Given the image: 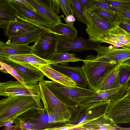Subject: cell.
<instances>
[{"mask_svg":"<svg viewBox=\"0 0 130 130\" xmlns=\"http://www.w3.org/2000/svg\"><path fill=\"white\" fill-rule=\"evenodd\" d=\"M92 7L114 11L118 12L120 10L109 5L101 0H91Z\"/></svg>","mask_w":130,"mask_h":130,"instance_id":"35","label":"cell"},{"mask_svg":"<svg viewBox=\"0 0 130 130\" xmlns=\"http://www.w3.org/2000/svg\"><path fill=\"white\" fill-rule=\"evenodd\" d=\"M40 4L47 9L51 10L53 11L51 5L49 0H36Z\"/></svg>","mask_w":130,"mask_h":130,"instance_id":"38","label":"cell"},{"mask_svg":"<svg viewBox=\"0 0 130 130\" xmlns=\"http://www.w3.org/2000/svg\"><path fill=\"white\" fill-rule=\"evenodd\" d=\"M39 85L44 110L49 112L61 113L71 110L55 96L43 81L39 82Z\"/></svg>","mask_w":130,"mask_h":130,"instance_id":"12","label":"cell"},{"mask_svg":"<svg viewBox=\"0 0 130 130\" xmlns=\"http://www.w3.org/2000/svg\"><path fill=\"white\" fill-rule=\"evenodd\" d=\"M101 0L120 10L130 11V6L128 3L113 0Z\"/></svg>","mask_w":130,"mask_h":130,"instance_id":"36","label":"cell"},{"mask_svg":"<svg viewBox=\"0 0 130 130\" xmlns=\"http://www.w3.org/2000/svg\"><path fill=\"white\" fill-rule=\"evenodd\" d=\"M11 130H33L32 125L30 123L18 117L14 120Z\"/></svg>","mask_w":130,"mask_h":130,"instance_id":"34","label":"cell"},{"mask_svg":"<svg viewBox=\"0 0 130 130\" xmlns=\"http://www.w3.org/2000/svg\"><path fill=\"white\" fill-rule=\"evenodd\" d=\"M129 84L119 87L98 92L84 100L80 104H84L99 101H109L110 102L117 101L126 95Z\"/></svg>","mask_w":130,"mask_h":130,"instance_id":"13","label":"cell"},{"mask_svg":"<svg viewBox=\"0 0 130 130\" xmlns=\"http://www.w3.org/2000/svg\"><path fill=\"white\" fill-rule=\"evenodd\" d=\"M53 10L57 14L60 13V9L66 16L74 15L69 0H49Z\"/></svg>","mask_w":130,"mask_h":130,"instance_id":"27","label":"cell"},{"mask_svg":"<svg viewBox=\"0 0 130 130\" xmlns=\"http://www.w3.org/2000/svg\"><path fill=\"white\" fill-rule=\"evenodd\" d=\"M121 63L130 67V58L123 61Z\"/></svg>","mask_w":130,"mask_h":130,"instance_id":"44","label":"cell"},{"mask_svg":"<svg viewBox=\"0 0 130 130\" xmlns=\"http://www.w3.org/2000/svg\"><path fill=\"white\" fill-rule=\"evenodd\" d=\"M61 17L63 19L67 24L73 26L74 23L76 21L74 15L72 14L69 15L64 17L63 15H61Z\"/></svg>","mask_w":130,"mask_h":130,"instance_id":"37","label":"cell"},{"mask_svg":"<svg viewBox=\"0 0 130 130\" xmlns=\"http://www.w3.org/2000/svg\"><path fill=\"white\" fill-rule=\"evenodd\" d=\"M43 82L55 96L71 110L84 100L98 92L88 88L66 86L53 80Z\"/></svg>","mask_w":130,"mask_h":130,"instance_id":"1","label":"cell"},{"mask_svg":"<svg viewBox=\"0 0 130 130\" xmlns=\"http://www.w3.org/2000/svg\"><path fill=\"white\" fill-rule=\"evenodd\" d=\"M118 77L121 86L129 84L130 80V67L121 64L119 69Z\"/></svg>","mask_w":130,"mask_h":130,"instance_id":"32","label":"cell"},{"mask_svg":"<svg viewBox=\"0 0 130 130\" xmlns=\"http://www.w3.org/2000/svg\"><path fill=\"white\" fill-rule=\"evenodd\" d=\"M92 12L100 16L112 23L117 25L120 21V18L118 12L93 7L90 10Z\"/></svg>","mask_w":130,"mask_h":130,"instance_id":"29","label":"cell"},{"mask_svg":"<svg viewBox=\"0 0 130 130\" xmlns=\"http://www.w3.org/2000/svg\"><path fill=\"white\" fill-rule=\"evenodd\" d=\"M0 61L13 67L23 79L27 86L38 84L43 81L44 75L39 69H33L12 61L6 58L0 57Z\"/></svg>","mask_w":130,"mask_h":130,"instance_id":"11","label":"cell"},{"mask_svg":"<svg viewBox=\"0 0 130 130\" xmlns=\"http://www.w3.org/2000/svg\"><path fill=\"white\" fill-rule=\"evenodd\" d=\"M6 58L23 66L36 70L39 69L38 67L40 65L54 64L53 61L42 58L33 53L11 55Z\"/></svg>","mask_w":130,"mask_h":130,"instance_id":"18","label":"cell"},{"mask_svg":"<svg viewBox=\"0 0 130 130\" xmlns=\"http://www.w3.org/2000/svg\"><path fill=\"white\" fill-rule=\"evenodd\" d=\"M74 15L79 22L87 25L88 24L85 15V9L78 0H69Z\"/></svg>","mask_w":130,"mask_h":130,"instance_id":"30","label":"cell"},{"mask_svg":"<svg viewBox=\"0 0 130 130\" xmlns=\"http://www.w3.org/2000/svg\"><path fill=\"white\" fill-rule=\"evenodd\" d=\"M68 64H51L50 65L53 69L65 75L74 81L78 87L88 88L87 79L82 67H70L68 66Z\"/></svg>","mask_w":130,"mask_h":130,"instance_id":"15","label":"cell"},{"mask_svg":"<svg viewBox=\"0 0 130 130\" xmlns=\"http://www.w3.org/2000/svg\"><path fill=\"white\" fill-rule=\"evenodd\" d=\"M14 120V119H10L4 123L0 124V127H1L5 126V129L11 130L12 124L13 123Z\"/></svg>","mask_w":130,"mask_h":130,"instance_id":"40","label":"cell"},{"mask_svg":"<svg viewBox=\"0 0 130 130\" xmlns=\"http://www.w3.org/2000/svg\"><path fill=\"white\" fill-rule=\"evenodd\" d=\"M42 25L30 21L19 20L8 24L6 27L5 35L9 38L34 30Z\"/></svg>","mask_w":130,"mask_h":130,"instance_id":"19","label":"cell"},{"mask_svg":"<svg viewBox=\"0 0 130 130\" xmlns=\"http://www.w3.org/2000/svg\"><path fill=\"white\" fill-rule=\"evenodd\" d=\"M50 28L58 35V39H70L77 36V30L73 25L61 22Z\"/></svg>","mask_w":130,"mask_h":130,"instance_id":"26","label":"cell"},{"mask_svg":"<svg viewBox=\"0 0 130 130\" xmlns=\"http://www.w3.org/2000/svg\"><path fill=\"white\" fill-rule=\"evenodd\" d=\"M117 25L118 26L126 31L130 33V24L120 20L118 23Z\"/></svg>","mask_w":130,"mask_h":130,"instance_id":"41","label":"cell"},{"mask_svg":"<svg viewBox=\"0 0 130 130\" xmlns=\"http://www.w3.org/2000/svg\"><path fill=\"white\" fill-rule=\"evenodd\" d=\"M34 8L36 12L51 22L54 25L61 22V16H59L54 11L47 9L36 0H26Z\"/></svg>","mask_w":130,"mask_h":130,"instance_id":"25","label":"cell"},{"mask_svg":"<svg viewBox=\"0 0 130 130\" xmlns=\"http://www.w3.org/2000/svg\"><path fill=\"white\" fill-rule=\"evenodd\" d=\"M1 71L3 72L9 73L15 78L17 80L21 82L25 86H27L23 79L19 75L17 72L10 65L3 62L0 61Z\"/></svg>","mask_w":130,"mask_h":130,"instance_id":"33","label":"cell"},{"mask_svg":"<svg viewBox=\"0 0 130 130\" xmlns=\"http://www.w3.org/2000/svg\"><path fill=\"white\" fill-rule=\"evenodd\" d=\"M81 3L84 9L90 11L93 8L91 3V0H78Z\"/></svg>","mask_w":130,"mask_h":130,"instance_id":"39","label":"cell"},{"mask_svg":"<svg viewBox=\"0 0 130 130\" xmlns=\"http://www.w3.org/2000/svg\"><path fill=\"white\" fill-rule=\"evenodd\" d=\"M110 103L109 101H99L78 105L72 110L70 120L65 124L72 130L103 116Z\"/></svg>","mask_w":130,"mask_h":130,"instance_id":"3","label":"cell"},{"mask_svg":"<svg viewBox=\"0 0 130 130\" xmlns=\"http://www.w3.org/2000/svg\"><path fill=\"white\" fill-rule=\"evenodd\" d=\"M121 63L106 70L99 78L97 87L98 92L121 86L120 84L118 73Z\"/></svg>","mask_w":130,"mask_h":130,"instance_id":"17","label":"cell"},{"mask_svg":"<svg viewBox=\"0 0 130 130\" xmlns=\"http://www.w3.org/2000/svg\"><path fill=\"white\" fill-rule=\"evenodd\" d=\"M38 68L45 76L52 80L67 87H78L74 81L65 75L53 69L50 64L40 65Z\"/></svg>","mask_w":130,"mask_h":130,"instance_id":"21","label":"cell"},{"mask_svg":"<svg viewBox=\"0 0 130 130\" xmlns=\"http://www.w3.org/2000/svg\"><path fill=\"white\" fill-rule=\"evenodd\" d=\"M33 53L28 44H18L0 42V57L6 58L14 55Z\"/></svg>","mask_w":130,"mask_h":130,"instance_id":"23","label":"cell"},{"mask_svg":"<svg viewBox=\"0 0 130 130\" xmlns=\"http://www.w3.org/2000/svg\"><path fill=\"white\" fill-rule=\"evenodd\" d=\"M58 40V35L48 28L37 38L31 46L32 53L43 59L48 60L56 52Z\"/></svg>","mask_w":130,"mask_h":130,"instance_id":"8","label":"cell"},{"mask_svg":"<svg viewBox=\"0 0 130 130\" xmlns=\"http://www.w3.org/2000/svg\"><path fill=\"white\" fill-rule=\"evenodd\" d=\"M48 60L53 61L54 64L68 63L82 60L76 57L74 54L69 53H58L56 51L48 59Z\"/></svg>","mask_w":130,"mask_h":130,"instance_id":"28","label":"cell"},{"mask_svg":"<svg viewBox=\"0 0 130 130\" xmlns=\"http://www.w3.org/2000/svg\"><path fill=\"white\" fill-rule=\"evenodd\" d=\"M94 50L98 54L119 63L130 58V44L124 47L116 48L112 45L102 46L100 43Z\"/></svg>","mask_w":130,"mask_h":130,"instance_id":"16","label":"cell"},{"mask_svg":"<svg viewBox=\"0 0 130 130\" xmlns=\"http://www.w3.org/2000/svg\"><path fill=\"white\" fill-rule=\"evenodd\" d=\"M47 28L42 25L40 27L34 30L9 37L6 43L18 44H26L32 42L35 43L39 35Z\"/></svg>","mask_w":130,"mask_h":130,"instance_id":"22","label":"cell"},{"mask_svg":"<svg viewBox=\"0 0 130 130\" xmlns=\"http://www.w3.org/2000/svg\"><path fill=\"white\" fill-rule=\"evenodd\" d=\"M18 117L30 123L33 130H52L59 126L57 120V113L49 112L43 108L32 109Z\"/></svg>","mask_w":130,"mask_h":130,"instance_id":"6","label":"cell"},{"mask_svg":"<svg viewBox=\"0 0 130 130\" xmlns=\"http://www.w3.org/2000/svg\"><path fill=\"white\" fill-rule=\"evenodd\" d=\"M18 11L9 0H0V25L6 27L10 22L20 20Z\"/></svg>","mask_w":130,"mask_h":130,"instance_id":"20","label":"cell"},{"mask_svg":"<svg viewBox=\"0 0 130 130\" xmlns=\"http://www.w3.org/2000/svg\"><path fill=\"white\" fill-rule=\"evenodd\" d=\"M108 34L114 37L120 42L124 45L130 44V33L118 25H116L111 29Z\"/></svg>","mask_w":130,"mask_h":130,"instance_id":"31","label":"cell"},{"mask_svg":"<svg viewBox=\"0 0 130 130\" xmlns=\"http://www.w3.org/2000/svg\"><path fill=\"white\" fill-rule=\"evenodd\" d=\"M10 1L18 11L20 20L36 22L47 28H50L54 25L44 17L23 4L14 1Z\"/></svg>","mask_w":130,"mask_h":130,"instance_id":"14","label":"cell"},{"mask_svg":"<svg viewBox=\"0 0 130 130\" xmlns=\"http://www.w3.org/2000/svg\"><path fill=\"white\" fill-rule=\"evenodd\" d=\"M82 61L84 64L82 67L88 88L98 92L97 85L100 77L107 69L120 63L98 54L89 55Z\"/></svg>","mask_w":130,"mask_h":130,"instance_id":"4","label":"cell"},{"mask_svg":"<svg viewBox=\"0 0 130 130\" xmlns=\"http://www.w3.org/2000/svg\"><path fill=\"white\" fill-rule=\"evenodd\" d=\"M18 95L32 96L37 108H43L44 107L41 101V93L39 84L26 86L18 80H10L5 82H0V96L8 97Z\"/></svg>","mask_w":130,"mask_h":130,"instance_id":"5","label":"cell"},{"mask_svg":"<svg viewBox=\"0 0 130 130\" xmlns=\"http://www.w3.org/2000/svg\"><path fill=\"white\" fill-rule=\"evenodd\" d=\"M104 115L78 127L80 130H119L118 125Z\"/></svg>","mask_w":130,"mask_h":130,"instance_id":"24","label":"cell"},{"mask_svg":"<svg viewBox=\"0 0 130 130\" xmlns=\"http://www.w3.org/2000/svg\"><path fill=\"white\" fill-rule=\"evenodd\" d=\"M120 18L121 21L130 24V19L121 17Z\"/></svg>","mask_w":130,"mask_h":130,"instance_id":"45","label":"cell"},{"mask_svg":"<svg viewBox=\"0 0 130 130\" xmlns=\"http://www.w3.org/2000/svg\"><path fill=\"white\" fill-rule=\"evenodd\" d=\"M118 128L119 130H130V128H123L122 127H121L118 126Z\"/></svg>","mask_w":130,"mask_h":130,"instance_id":"48","label":"cell"},{"mask_svg":"<svg viewBox=\"0 0 130 130\" xmlns=\"http://www.w3.org/2000/svg\"><path fill=\"white\" fill-rule=\"evenodd\" d=\"M104 115L115 124H130V95L110 102Z\"/></svg>","mask_w":130,"mask_h":130,"instance_id":"9","label":"cell"},{"mask_svg":"<svg viewBox=\"0 0 130 130\" xmlns=\"http://www.w3.org/2000/svg\"><path fill=\"white\" fill-rule=\"evenodd\" d=\"M37 108L31 96L18 95L3 98L0 101V124L11 118L15 119L28 111Z\"/></svg>","mask_w":130,"mask_h":130,"instance_id":"2","label":"cell"},{"mask_svg":"<svg viewBox=\"0 0 130 130\" xmlns=\"http://www.w3.org/2000/svg\"><path fill=\"white\" fill-rule=\"evenodd\" d=\"M100 43L77 36L70 39H58L56 51L58 53H63L70 51L81 52L84 50H94Z\"/></svg>","mask_w":130,"mask_h":130,"instance_id":"10","label":"cell"},{"mask_svg":"<svg viewBox=\"0 0 130 130\" xmlns=\"http://www.w3.org/2000/svg\"><path fill=\"white\" fill-rule=\"evenodd\" d=\"M118 13L120 17L130 19V11L119 10Z\"/></svg>","mask_w":130,"mask_h":130,"instance_id":"43","label":"cell"},{"mask_svg":"<svg viewBox=\"0 0 130 130\" xmlns=\"http://www.w3.org/2000/svg\"><path fill=\"white\" fill-rule=\"evenodd\" d=\"M126 3H130V0H113Z\"/></svg>","mask_w":130,"mask_h":130,"instance_id":"47","label":"cell"},{"mask_svg":"<svg viewBox=\"0 0 130 130\" xmlns=\"http://www.w3.org/2000/svg\"><path fill=\"white\" fill-rule=\"evenodd\" d=\"M85 10L88 22L86 31L89 36V39L100 42L101 39L108 35L116 25L90 11Z\"/></svg>","mask_w":130,"mask_h":130,"instance_id":"7","label":"cell"},{"mask_svg":"<svg viewBox=\"0 0 130 130\" xmlns=\"http://www.w3.org/2000/svg\"><path fill=\"white\" fill-rule=\"evenodd\" d=\"M10 1H14L20 3L30 8L35 12H37L34 8L26 1V0H9Z\"/></svg>","mask_w":130,"mask_h":130,"instance_id":"42","label":"cell"},{"mask_svg":"<svg viewBox=\"0 0 130 130\" xmlns=\"http://www.w3.org/2000/svg\"><path fill=\"white\" fill-rule=\"evenodd\" d=\"M126 95H130V83H129L127 89V94Z\"/></svg>","mask_w":130,"mask_h":130,"instance_id":"46","label":"cell"},{"mask_svg":"<svg viewBox=\"0 0 130 130\" xmlns=\"http://www.w3.org/2000/svg\"><path fill=\"white\" fill-rule=\"evenodd\" d=\"M128 4H129V5L130 6V3H128Z\"/></svg>","mask_w":130,"mask_h":130,"instance_id":"49","label":"cell"}]
</instances>
